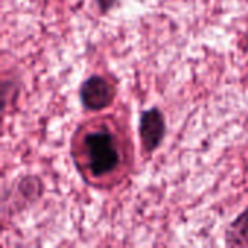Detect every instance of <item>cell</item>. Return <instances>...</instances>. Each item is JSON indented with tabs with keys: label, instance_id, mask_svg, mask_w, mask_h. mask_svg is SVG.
<instances>
[{
	"label": "cell",
	"instance_id": "1",
	"mask_svg": "<svg viewBox=\"0 0 248 248\" xmlns=\"http://www.w3.org/2000/svg\"><path fill=\"white\" fill-rule=\"evenodd\" d=\"M77 157L87 176L103 179L119 170L124 154L118 135L105 122H100L83 131Z\"/></svg>",
	"mask_w": 248,
	"mask_h": 248
},
{
	"label": "cell",
	"instance_id": "2",
	"mask_svg": "<svg viewBox=\"0 0 248 248\" xmlns=\"http://www.w3.org/2000/svg\"><path fill=\"white\" fill-rule=\"evenodd\" d=\"M115 97L113 86L102 76L89 77L80 89V99L86 109L102 110L108 108Z\"/></svg>",
	"mask_w": 248,
	"mask_h": 248
},
{
	"label": "cell",
	"instance_id": "3",
	"mask_svg": "<svg viewBox=\"0 0 248 248\" xmlns=\"http://www.w3.org/2000/svg\"><path fill=\"white\" fill-rule=\"evenodd\" d=\"M164 132H166L164 118L157 108L148 109L141 113L140 137L145 153H153L160 147L164 138Z\"/></svg>",
	"mask_w": 248,
	"mask_h": 248
},
{
	"label": "cell",
	"instance_id": "4",
	"mask_svg": "<svg viewBox=\"0 0 248 248\" xmlns=\"http://www.w3.org/2000/svg\"><path fill=\"white\" fill-rule=\"evenodd\" d=\"M227 244L231 247H248V208L227 230Z\"/></svg>",
	"mask_w": 248,
	"mask_h": 248
},
{
	"label": "cell",
	"instance_id": "5",
	"mask_svg": "<svg viewBox=\"0 0 248 248\" xmlns=\"http://www.w3.org/2000/svg\"><path fill=\"white\" fill-rule=\"evenodd\" d=\"M96 3H97V6L100 7L102 12H108L115 6L116 0H96Z\"/></svg>",
	"mask_w": 248,
	"mask_h": 248
}]
</instances>
